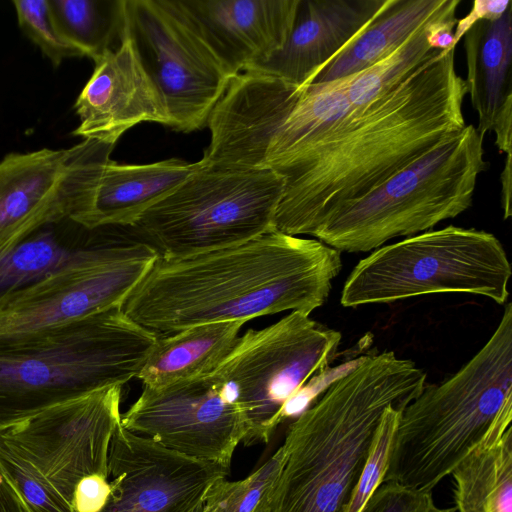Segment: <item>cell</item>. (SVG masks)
Masks as SVG:
<instances>
[{
  "instance_id": "obj_1",
  "label": "cell",
  "mask_w": 512,
  "mask_h": 512,
  "mask_svg": "<svg viewBox=\"0 0 512 512\" xmlns=\"http://www.w3.org/2000/svg\"><path fill=\"white\" fill-rule=\"evenodd\" d=\"M450 48L372 102L353 109L278 173L285 187L274 231L313 236L362 198L465 126V80Z\"/></svg>"
},
{
  "instance_id": "obj_2",
  "label": "cell",
  "mask_w": 512,
  "mask_h": 512,
  "mask_svg": "<svg viewBox=\"0 0 512 512\" xmlns=\"http://www.w3.org/2000/svg\"><path fill=\"white\" fill-rule=\"evenodd\" d=\"M341 268V252L320 240L271 231L188 257L158 256L122 309L159 335L285 311L310 315Z\"/></svg>"
},
{
  "instance_id": "obj_3",
  "label": "cell",
  "mask_w": 512,
  "mask_h": 512,
  "mask_svg": "<svg viewBox=\"0 0 512 512\" xmlns=\"http://www.w3.org/2000/svg\"><path fill=\"white\" fill-rule=\"evenodd\" d=\"M355 363L290 424L269 512H343L384 411L426 385V372L394 351Z\"/></svg>"
},
{
  "instance_id": "obj_4",
  "label": "cell",
  "mask_w": 512,
  "mask_h": 512,
  "mask_svg": "<svg viewBox=\"0 0 512 512\" xmlns=\"http://www.w3.org/2000/svg\"><path fill=\"white\" fill-rule=\"evenodd\" d=\"M159 337L122 307L0 337V431L53 406L124 386Z\"/></svg>"
},
{
  "instance_id": "obj_5",
  "label": "cell",
  "mask_w": 512,
  "mask_h": 512,
  "mask_svg": "<svg viewBox=\"0 0 512 512\" xmlns=\"http://www.w3.org/2000/svg\"><path fill=\"white\" fill-rule=\"evenodd\" d=\"M504 308L484 346L404 408L383 482L432 492L512 405V304Z\"/></svg>"
},
{
  "instance_id": "obj_6",
  "label": "cell",
  "mask_w": 512,
  "mask_h": 512,
  "mask_svg": "<svg viewBox=\"0 0 512 512\" xmlns=\"http://www.w3.org/2000/svg\"><path fill=\"white\" fill-rule=\"evenodd\" d=\"M483 139L474 125H466L340 208L313 236L340 252H370L393 238L432 230L459 216L472 206L478 176L488 167Z\"/></svg>"
},
{
  "instance_id": "obj_7",
  "label": "cell",
  "mask_w": 512,
  "mask_h": 512,
  "mask_svg": "<svg viewBox=\"0 0 512 512\" xmlns=\"http://www.w3.org/2000/svg\"><path fill=\"white\" fill-rule=\"evenodd\" d=\"M512 268L500 240L475 228L449 225L383 245L361 259L341 291L344 307L467 293L507 303Z\"/></svg>"
},
{
  "instance_id": "obj_8",
  "label": "cell",
  "mask_w": 512,
  "mask_h": 512,
  "mask_svg": "<svg viewBox=\"0 0 512 512\" xmlns=\"http://www.w3.org/2000/svg\"><path fill=\"white\" fill-rule=\"evenodd\" d=\"M132 224L159 257H188L274 231L285 180L272 169L203 166Z\"/></svg>"
},
{
  "instance_id": "obj_9",
  "label": "cell",
  "mask_w": 512,
  "mask_h": 512,
  "mask_svg": "<svg viewBox=\"0 0 512 512\" xmlns=\"http://www.w3.org/2000/svg\"><path fill=\"white\" fill-rule=\"evenodd\" d=\"M341 338L339 331L298 311L238 337L211 373L244 414L248 432L242 444L270 441L284 405L324 376L337 357Z\"/></svg>"
},
{
  "instance_id": "obj_10",
  "label": "cell",
  "mask_w": 512,
  "mask_h": 512,
  "mask_svg": "<svg viewBox=\"0 0 512 512\" xmlns=\"http://www.w3.org/2000/svg\"><path fill=\"white\" fill-rule=\"evenodd\" d=\"M127 36L154 83L175 131L207 126L231 76L179 0H124Z\"/></svg>"
},
{
  "instance_id": "obj_11",
  "label": "cell",
  "mask_w": 512,
  "mask_h": 512,
  "mask_svg": "<svg viewBox=\"0 0 512 512\" xmlns=\"http://www.w3.org/2000/svg\"><path fill=\"white\" fill-rule=\"evenodd\" d=\"M115 146L83 139L66 149L6 155L0 161V252L44 225L82 215Z\"/></svg>"
},
{
  "instance_id": "obj_12",
  "label": "cell",
  "mask_w": 512,
  "mask_h": 512,
  "mask_svg": "<svg viewBox=\"0 0 512 512\" xmlns=\"http://www.w3.org/2000/svg\"><path fill=\"white\" fill-rule=\"evenodd\" d=\"M129 431L187 457L230 469L248 426L210 372L158 389L143 388L121 413Z\"/></svg>"
},
{
  "instance_id": "obj_13",
  "label": "cell",
  "mask_w": 512,
  "mask_h": 512,
  "mask_svg": "<svg viewBox=\"0 0 512 512\" xmlns=\"http://www.w3.org/2000/svg\"><path fill=\"white\" fill-rule=\"evenodd\" d=\"M123 386L53 406L0 431L71 503L84 477L108 476L114 431L121 421Z\"/></svg>"
},
{
  "instance_id": "obj_14",
  "label": "cell",
  "mask_w": 512,
  "mask_h": 512,
  "mask_svg": "<svg viewBox=\"0 0 512 512\" xmlns=\"http://www.w3.org/2000/svg\"><path fill=\"white\" fill-rule=\"evenodd\" d=\"M229 469L167 449L117 425L109 450V499L101 512H183Z\"/></svg>"
},
{
  "instance_id": "obj_15",
  "label": "cell",
  "mask_w": 512,
  "mask_h": 512,
  "mask_svg": "<svg viewBox=\"0 0 512 512\" xmlns=\"http://www.w3.org/2000/svg\"><path fill=\"white\" fill-rule=\"evenodd\" d=\"M158 254L69 267L0 302V337L41 330L123 303Z\"/></svg>"
},
{
  "instance_id": "obj_16",
  "label": "cell",
  "mask_w": 512,
  "mask_h": 512,
  "mask_svg": "<svg viewBox=\"0 0 512 512\" xmlns=\"http://www.w3.org/2000/svg\"><path fill=\"white\" fill-rule=\"evenodd\" d=\"M151 254L133 225L89 228L65 218L0 252V302L72 266Z\"/></svg>"
},
{
  "instance_id": "obj_17",
  "label": "cell",
  "mask_w": 512,
  "mask_h": 512,
  "mask_svg": "<svg viewBox=\"0 0 512 512\" xmlns=\"http://www.w3.org/2000/svg\"><path fill=\"white\" fill-rule=\"evenodd\" d=\"M93 73L74 105L80 120L75 136L115 144L143 122L170 124L166 107L130 39L94 61Z\"/></svg>"
},
{
  "instance_id": "obj_18",
  "label": "cell",
  "mask_w": 512,
  "mask_h": 512,
  "mask_svg": "<svg viewBox=\"0 0 512 512\" xmlns=\"http://www.w3.org/2000/svg\"><path fill=\"white\" fill-rule=\"evenodd\" d=\"M299 0H179L231 77L285 44Z\"/></svg>"
},
{
  "instance_id": "obj_19",
  "label": "cell",
  "mask_w": 512,
  "mask_h": 512,
  "mask_svg": "<svg viewBox=\"0 0 512 512\" xmlns=\"http://www.w3.org/2000/svg\"><path fill=\"white\" fill-rule=\"evenodd\" d=\"M386 2L299 0L283 47L244 71L274 76L305 87L368 25Z\"/></svg>"
},
{
  "instance_id": "obj_20",
  "label": "cell",
  "mask_w": 512,
  "mask_h": 512,
  "mask_svg": "<svg viewBox=\"0 0 512 512\" xmlns=\"http://www.w3.org/2000/svg\"><path fill=\"white\" fill-rule=\"evenodd\" d=\"M196 166V162L179 158L149 164H119L111 159L96 183L87 209L75 221L89 228L132 225L147 208L183 182Z\"/></svg>"
},
{
  "instance_id": "obj_21",
  "label": "cell",
  "mask_w": 512,
  "mask_h": 512,
  "mask_svg": "<svg viewBox=\"0 0 512 512\" xmlns=\"http://www.w3.org/2000/svg\"><path fill=\"white\" fill-rule=\"evenodd\" d=\"M511 5L499 19L479 21L463 36L465 84L478 118L476 129L482 137L492 131L501 111L512 104Z\"/></svg>"
},
{
  "instance_id": "obj_22",
  "label": "cell",
  "mask_w": 512,
  "mask_h": 512,
  "mask_svg": "<svg viewBox=\"0 0 512 512\" xmlns=\"http://www.w3.org/2000/svg\"><path fill=\"white\" fill-rule=\"evenodd\" d=\"M512 405L454 468L456 512H512Z\"/></svg>"
},
{
  "instance_id": "obj_23",
  "label": "cell",
  "mask_w": 512,
  "mask_h": 512,
  "mask_svg": "<svg viewBox=\"0 0 512 512\" xmlns=\"http://www.w3.org/2000/svg\"><path fill=\"white\" fill-rule=\"evenodd\" d=\"M246 321L205 323L160 336L136 378L158 389L212 372L235 345Z\"/></svg>"
},
{
  "instance_id": "obj_24",
  "label": "cell",
  "mask_w": 512,
  "mask_h": 512,
  "mask_svg": "<svg viewBox=\"0 0 512 512\" xmlns=\"http://www.w3.org/2000/svg\"><path fill=\"white\" fill-rule=\"evenodd\" d=\"M451 0H387L368 25L315 76L311 83L351 77L381 61ZM310 83V84H311Z\"/></svg>"
},
{
  "instance_id": "obj_25",
  "label": "cell",
  "mask_w": 512,
  "mask_h": 512,
  "mask_svg": "<svg viewBox=\"0 0 512 512\" xmlns=\"http://www.w3.org/2000/svg\"><path fill=\"white\" fill-rule=\"evenodd\" d=\"M348 82L349 77L302 87L296 103L268 139L255 169L279 172L344 118L353 109Z\"/></svg>"
},
{
  "instance_id": "obj_26",
  "label": "cell",
  "mask_w": 512,
  "mask_h": 512,
  "mask_svg": "<svg viewBox=\"0 0 512 512\" xmlns=\"http://www.w3.org/2000/svg\"><path fill=\"white\" fill-rule=\"evenodd\" d=\"M460 3V0H451L442 12L414 31L391 54L361 73L349 77L347 93L352 106H364L388 93L443 52L434 49L431 44L433 25L441 16L458 8Z\"/></svg>"
},
{
  "instance_id": "obj_27",
  "label": "cell",
  "mask_w": 512,
  "mask_h": 512,
  "mask_svg": "<svg viewBox=\"0 0 512 512\" xmlns=\"http://www.w3.org/2000/svg\"><path fill=\"white\" fill-rule=\"evenodd\" d=\"M60 34L93 61L120 41L124 0H48Z\"/></svg>"
},
{
  "instance_id": "obj_28",
  "label": "cell",
  "mask_w": 512,
  "mask_h": 512,
  "mask_svg": "<svg viewBox=\"0 0 512 512\" xmlns=\"http://www.w3.org/2000/svg\"><path fill=\"white\" fill-rule=\"evenodd\" d=\"M283 451H277L246 478L218 479L207 490L202 512H269L280 475Z\"/></svg>"
},
{
  "instance_id": "obj_29",
  "label": "cell",
  "mask_w": 512,
  "mask_h": 512,
  "mask_svg": "<svg viewBox=\"0 0 512 512\" xmlns=\"http://www.w3.org/2000/svg\"><path fill=\"white\" fill-rule=\"evenodd\" d=\"M0 471L27 512H74L52 481L12 442L0 435Z\"/></svg>"
},
{
  "instance_id": "obj_30",
  "label": "cell",
  "mask_w": 512,
  "mask_h": 512,
  "mask_svg": "<svg viewBox=\"0 0 512 512\" xmlns=\"http://www.w3.org/2000/svg\"><path fill=\"white\" fill-rule=\"evenodd\" d=\"M405 407L389 406L375 431L367 458L343 512H360L371 494L383 483L391 444Z\"/></svg>"
},
{
  "instance_id": "obj_31",
  "label": "cell",
  "mask_w": 512,
  "mask_h": 512,
  "mask_svg": "<svg viewBox=\"0 0 512 512\" xmlns=\"http://www.w3.org/2000/svg\"><path fill=\"white\" fill-rule=\"evenodd\" d=\"M12 3L21 31L54 67H58L64 60L84 57L83 53L58 31L48 0H14Z\"/></svg>"
},
{
  "instance_id": "obj_32",
  "label": "cell",
  "mask_w": 512,
  "mask_h": 512,
  "mask_svg": "<svg viewBox=\"0 0 512 512\" xmlns=\"http://www.w3.org/2000/svg\"><path fill=\"white\" fill-rule=\"evenodd\" d=\"M360 512H456V509L438 506L432 492L387 481L377 487Z\"/></svg>"
},
{
  "instance_id": "obj_33",
  "label": "cell",
  "mask_w": 512,
  "mask_h": 512,
  "mask_svg": "<svg viewBox=\"0 0 512 512\" xmlns=\"http://www.w3.org/2000/svg\"><path fill=\"white\" fill-rule=\"evenodd\" d=\"M111 493L109 477L93 474L76 485L71 505L74 512H101Z\"/></svg>"
},
{
  "instance_id": "obj_34",
  "label": "cell",
  "mask_w": 512,
  "mask_h": 512,
  "mask_svg": "<svg viewBox=\"0 0 512 512\" xmlns=\"http://www.w3.org/2000/svg\"><path fill=\"white\" fill-rule=\"evenodd\" d=\"M511 5L509 0H475L470 11L461 19H457L454 29V44L463 38L464 34L477 22L499 19Z\"/></svg>"
},
{
  "instance_id": "obj_35",
  "label": "cell",
  "mask_w": 512,
  "mask_h": 512,
  "mask_svg": "<svg viewBox=\"0 0 512 512\" xmlns=\"http://www.w3.org/2000/svg\"><path fill=\"white\" fill-rule=\"evenodd\" d=\"M0 512H27L16 492L0 471Z\"/></svg>"
},
{
  "instance_id": "obj_36",
  "label": "cell",
  "mask_w": 512,
  "mask_h": 512,
  "mask_svg": "<svg viewBox=\"0 0 512 512\" xmlns=\"http://www.w3.org/2000/svg\"><path fill=\"white\" fill-rule=\"evenodd\" d=\"M501 204L504 219L511 216V153L506 154L504 169L501 173Z\"/></svg>"
},
{
  "instance_id": "obj_37",
  "label": "cell",
  "mask_w": 512,
  "mask_h": 512,
  "mask_svg": "<svg viewBox=\"0 0 512 512\" xmlns=\"http://www.w3.org/2000/svg\"><path fill=\"white\" fill-rule=\"evenodd\" d=\"M203 501L191 506L190 508L184 510L183 512H202Z\"/></svg>"
}]
</instances>
